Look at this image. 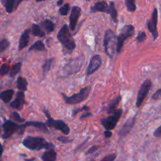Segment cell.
<instances>
[{
    "label": "cell",
    "mask_w": 161,
    "mask_h": 161,
    "mask_svg": "<svg viewBox=\"0 0 161 161\" xmlns=\"http://www.w3.org/2000/svg\"><path fill=\"white\" fill-rule=\"evenodd\" d=\"M28 126H32V127H37V128L41 129L42 130H47V127L43 123L41 122H27L26 124H15V123L12 122L10 120H6V122L3 124V128L4 130V133L3 135V139H6V138H9L12 135H14L15 132L18 131V130H21V133L24 131L25 127H28Z\"/></svg>",
    "instance_id": "obj_1"
},
{
    "label": "cell",
    "mask_w": 161,
    "mask_h": 161,
    "mask_svg": "<svg viewBox=\"0 0 161 161\" xmlns=\"http://www.w3.org/2000/svg\"><path fill=\"white\" fill-rule=\"evenodd\" d=\"M23 145L30 150H40L42 149H51L54 148V145L47 142L44 138L31 136L25 138Z\"/></svg>",
    "instance_id": "obj_2"
},
{
    "label": "cell",
    "mask_w": 161,
    "mask_h": 161,
    "mask_svg": "<svg viewBox=\"0 0 161 161\" xmlns=\"http://www.w3.org/2000/svg\"><path fill=\"white\" fill-rule=\"evenodd\" d=\"M58 39L60 41L63 47L67 50H73L75 48V43L71 35L70 31L69 30V26L67 25H64L58 34Z\"/></svg>",
    "instance_id": "obj_3"
},
{
    "label": "cell",
    "mask_w": 161,
    "mask_h": 161,
    "mask_svg": "<svg viewBox=\"0 0 161 161\" xmlns=\"http://www.w3.org/2000/svg\"><path fill=\"white\" fill-rule=\"evenodd\" d=\"M135 34V27L132 25H127L123 27L120 33L117 37V43H116V52L119 53L122 50L124 42L129 38L132 37Z\"/></svg>",
    "instance_id": "obj_4"
},
{
    "label": "cell",
    "mask_w": 161,
    "mask_h": 161,
    "mask_svg": "<svg viewBox=\"0 0 161 161\" xmlns=\"http://www.w3.org/2000/svg\"><path fill=\"white\" fill-rule=\"evenodd\" d=\"M116 36L114 32L111 29H108L105 31V38H104V47H105V51L106 54L109 58H113V53H114V47L116 42Z\"/></svg>",
    "instance_id": "obj_5"
},
{
    "label": "cell",
    "mask_w": 161,
    "mask_h": 161,
    "mask_svg": "<svg viewBox=\"0 0 161 161\" xmlns=\"http://www.w3.org/2000/svg\"><path fill=\"white\" fill-rule=\"evenodd\" d=\"M90 91H91V87H84L80 92L73 94L71 97H66L64 94H63V97H64V101L67 104L75 105V104L80 103V102H83V101L86 100L89 96Z\"/></svg>",
    "instance_id": "obj_6"
},
{
    "label": "cell",
    "mask_w": 161,
    "mask_h": 161,
    "mask_svg": "<svg viewBox=\"0 0 161 161\" xmlns=\"http://www.w3.org/2000/svg\"><path fill=\"white\" fill-rule=\"evenodd\" d=\"M122 109H117L113 112V115H111L110 116L101 119V123H102V126L105 127V130H111L116 127L119 118L122 116Z\"/></svg>",
    "instance_id": "obj_7"
},
{
    "label": "cell",
    "mask_w": 161,
    "mask_h": 161,
    "mask_svg": "<svg viewBox=\"0 0 161 161\" xmlns=\"http://www.w3.org/2000/svg\"><path fill=\"white\" fill-rule=\"evenodd\" d=\"M44 113H45L46 116H47V124L50 127H53V128L60 130L65 135H69L70 130H69V126L65 124V122H64L63 120H60V119H58V120L53 119L48 112L44 111Z\"/></svg>",
    "instance_id": "obj_8"
},
{
    "label": "cell",
    "mask_w": 161,
    "mask_h": 161,
    "mask_svg": "<svg viewBox=\"0 0 161 161\" xmlns=\"http://www.w3.org/2000/svg\"><path fill=\"white\" fill-rule=\"evenodd\" d=\"M151 87H152V82L150 80H146L144 83L142 85L141 88H140L138 94L137 95V100H136V106L139 107L144 102L145 98L146 96L149 94V91H150Z\"/></svg>",
    "instance_id": "obj_9"
},
{
    "label": "cell",
    "mask_w": 161,
    "mask_h": 161,
    "mask_svg": "<svg viewBox=\"0 0 161 161\" xmlns=\"http://www.w3.org/2000/svg\"><path fill=\"white\" fill-rule=\"evenodd\" d=\"M83 61H84V58L83 57H80V58H76V59L72 60L71 62H69L65 67L63 69V73L66 74V75H69L72 73H75V72H79L83 65Z\"/></svg>",
    "instance_id": "obj_10"
},
{
    "label": "cell",
    "mask_w": 161,
    "mask_h": 161,
    "mask_svg": "<svg viewBox=\"0 0 161 161\" xmlns=\"http://www.w3.org/2000/svg\"><path fill=\"white\" fill-rule=\"evenodd\" d=\"M157 20H158V11L157 8L153 9V12L152 14V17L148 22V29L152 33L153 36V39H157L158 36V31H157Z\"/></svg>",
    "instance_id": "obj_11"
},
{
    "label": "cell",
    "mask_w": 161,
    "mask_h": 161,
    "mask_svg": "<svg viewBox=\"0 0 161 161\" xmlns=\"http://www.w3.org/2000/svg\"><path fill=\"white\" fill-rule=\"evenodd\" d=\"M102 65V59L99 55H94L91 58L90 61L89 65L86 69V75H90L95 72L99 69V68Z\"/></svg>",
    "instance_id": "obj_12"
},
{
    "label": "cell",
    "mask_w": 161,
    "mask_h": 161,
    "mask_svg": "<svg viewBox=\"0 0 161 161\" xmlns=\"http://www.w3.org/2000/svg\"><path fill=\"white\" fill-rule=\"evenodd\" d=\"M80 14H81V9L79 6H74L72 8L70 18H69V27H70L71 30L75 29Z\"/></svg>",
    "instance_id": "obj_13"
},
{
    "label": "cell",
    "mask_w": 161,
    "mask_h": 161,
    "mask_svg": "<svg viewBox=\"0 0 161 161\" xmlns=\"http://www.w3.org/2000/svg\"><path fill=\"white\" fill-rule=\"evenodd\" d=\"M25 104H26V102L25 100V94H24L23 91H20L19 92H17L15 100L11 102L10 107H12L13 108H15V109L20 110L23 108Z\"/></svg>",
    "instance_id": "obj_14"
},
{
    "label": "cell",
    "mask_w": 161,
    "mask_h": 161,
    "mask_svg": "<svg viewBox=\"0 0 161 161\" xmlns=\"http://www.w3.org/2000/svg\"><path fill=\"white\" fill-rule=\"evenodd\" d=\"M91 12L95 13V12H102V13H107V14H110V5L107 4L106 2L105 1H101L97 2L95 3L94 6L91 7Z\"/></svg>",
    "instance_id": "obj_15"
},
{
    "label": "cell",
    "mask_w": 161,
    "mask_h": 161,
    "mask_svg": "<svg viewBox=\"0 0 161 161\" xmlns=\"http://www.w3.org/2000/svg\"><path fill=\"white\" fill-rule=\"evenodd\" d=\"M135 117H130V119H127L125 122V124H124V126L122 127V128L120 129V130L119 131V135L120 137H124L130 131V130L133 127L134 124H135Z\"/></svg>",
    "instance_id": "obj_16"
},
{
    "label": "cell",
    "mask_w": 161,
    "mask_h": 161,
    "mask_svg": "<svg viewBox=\"0 0 161 161\" xmlns=\"http://www.w3.org/2000/svg\"><path fill=\"white\" fill-rule=\"evenodd\" d=\"M30 32H31V30L26 29L23 33H22L21 36H20V40H19V50H23L24 48H25V47L28 46V42H29Z\"/></svg>",
    "instance_id": "obj_17"
},
{
    "label": "cell",
    "mask_w": 161,
    "mask_h": 161,
    "mask_svg": "<svg viewBox=\"0 0 161 161\" xmlns=\"http://www.w3.org/2000/svg\"><path fill=\"white\" fill-rule=\"evenodd\" d=\"M14 94V90H6L0 93V99L5 103H9Z\"/></svg>",
    "instance_id": "obj_18"
},
{
    "label": "cell",
    "mask_w": 161,
    "mask_h": 161,
    "mask_svg": "<svg viewBox=\"0 0 161 161\" xmlns=\"http://www.w3.org/2000/svg\"><path fill=\"white\" fill-rule=\"evenodd\" d=\"M57 159V153L53 149H49L42 156V160L44 161H55Z\"/></svg>",
    "instance_id": "obj_19"
},
{
    "label": "cell",
    "mask_w": 161,
    "mask_h": 161,
    "mask_svg": "<svg viewBox=\"0 0 161 161\" xmlns=\"http://www.w3.org/2000/svg\"><path fill=\"white\" fill-rule=\"evenodd\" d=\"M2 3L4 6L6 12L9 14L15 10V1L14 0H2Z\"/></svg>",
    "instance_id": "obj_20"
},
{
    "label": "cell",
    "mask_w": 161,
    "mask_h": 161,
    "mask_svg": "<svg viewBox=\"0 0 161 161\" xmlns=\"http://www.w3.org/2000/svg\"><path fill=\"white\" fill-rule=\"evenodd\" d=\"M17 86L19 91H26L27 89H28V82H27L26 79L19 76L17 81Z\"/></svg>",
    "instance_id": "obj_21"
},
{
    "label": "cell",
    "mask_w": 161,
    "mask_h": 161,
    "mask_svg": "<svg viewBox=\"0 0 161 161\" xmlns=\"http://www.w3.org/2000/svg\"><path fill=\"white\" fill-rule=\"evenodd\" d=\"M31 33L35 36H39V37H43L45 36L44 31L41 29L40 26L38 25H32L31 28Z\"/></svg>",
    "instance_id": "obj_22"
},
{
    "label": "cell",
    "mask_w": 161,
    "mask_h": 161,
    "mask_svg": "<svg viewBox=\"0 0 161 161\" xmlns=\"http://www.w3.org/2000/svg\"><path fill=\"white\" fill-rule=\"evenodd\" d=\"M53 64V58H50V59H47L45 61V63L42 65V72H43V75H46L48 73L49 71L50 70L51 67Z\"/></svg>",
    "instance_id": "obj_23"
},
{
    "label": "cell",
    "mask_w": 161,
    "mask_h": 161,
    "mask_svg": "<svg viewBox=\"0 0 161 161\" xmlns=\"http://www.w3.org/2000/svg\"><path fill=\"white\" fill-rule=\"evenodd\" d=\"M29 50L30 51H32V50H36V51H42V50H45V46L42 43V41H36V42L31 46V48L29 49Z\"/></svg>",
    "instance_id": "obj_24"
},
{
    "label": "cell",
    "mask_w": 161,
    "mask_h": 161,
    "mask_svg": "<svg viewBox=\"0 0 161 161\" xmlns=\"http://www.w3.org/2000/svg\"><path fill=\"white\" fill-rule=\"evenodd\" d=\"M110 7H111V9H110V16L112 17V20L115 22V23H117V11H116V6H115V3L113 2H111L110 3Z\"/></svg>",
    "instance_id": "obj_25"
},
{
    "label": "cell",
    "mask_w": 161,
    "mask_h": 161,
    "mask_svg": "<svg viewBox=\"0 0 161 161\" xmlns=\"http://www.w3.org/2000/svg\"><path fill=\"white\" fill-rule=\"evenodd\" d=\"M120 100H121V96L120 95H119L117 97H116V99H114V100H113V102H112L111 103L108 105V113H113V112H114L115 108H116V106H117L118 104L119 103Z\"/></svg>",
    "instance_id": "obj_26"
},
{
    "label": "cell",
    "mask_w": 161,
    "mask_h": 161,
    "mask_svg": "<svg viewBox=\"0 0 161 161\" xmlns=\"http://www.w3.org/2000/svg\"><path fill=\"white\" fill-rule=\"evenodd\" d=\"M42 25L48 32H51L54 30V25L53 22L50 20H45L42 22Z\"/></svg>",
    "instance_id": "obj_27"
},
{
    "label": "cell",
    "mask_w": 161,
    "mask_h": 161,
    "mask_svg": "<svg viewBox=\"0 0 161 161\" xmlns=\"http://www.w3.org/2000/svg\"><path fill=\"white\" fill-rule=\"evenodd\" d=\"M20 69H21V63H17V64H14L10 69V75L11 77H14L19 72H20Z\"/></svg>",
    "instance_id": "obj_28"
},
{
    "label": "cell",
    "mask_w": 161,
    "mask_h": 161,
    "mask_svg": "<svg viewBox=\"0 0 161 161\" xmlns=\"http://www.w3.org/2000/svg\"><path fill=\"white\" fill-rule=\"evenodd\" d=\"M125 4L127 10L130 12H134L136 9L135 0H125Z\"/></svg>",
    "instance_id": "obj_29"
},
{
    "label": "cell",
    "mask_w": 161,
    "mask_h": 161,
    "mask_svg": "<svg viewBox=\"0 0 161 161\" xmlns=\"http://www.w3.org/2000/svg\"><path fill=\"white\" fill-rule=\"evenodd\" d=\"M9 46V42L7 39H3V40L0 41V53L5 51Z\"/></svg>",
    "instance_id": "obj_30"
},
{
    "label": "cell",
    "mask_w": 161,
    "mask_h": 161,
    "mask_svg": "<svg viewBox=\"0 0 161 161\" xmlns=\"http://www.w3.org/2000/svg\"><path fill=\"white\" fill-rule=\"evenodd\" d=\"M69 7H70V6H69V3H65V4H64L62 7L60 8V9H59L60 14L63 16H66L68 14V13H69Z\"/></svg>",
    "instance_id": "obj_31"
},
{
    "label": "cell",
    "mask_w": 161,
    "mask_h": 161,
    "mask_svg": "<svg viewBox=\"0 0 161 161\" xmlns=\"http://www.w3.org/2000/svg\"><path fill=\"white\" fill-rule=\"evenodd\" d=\"M9 66L7 64H3V65L0 67V75H4L9 72Z\"/></svg>",
    "instance_id": "obj_32"
},
{
    "label": "cell",
    "mask_w": 161,
    "mask_h": 161,
    "mask_svg": "<svg viewBox=\"0 0 161 161\" xmlns=\"http://www.w3.org/2000/svg\"><path fill=\"white\" fill-rule=\"evenodd\" d=\"M12 117L14 118L16 121H17V122H19V123L25 122V119H24V118H22L21 116H20V114H18V113H16V112H14V113H12Z\"/></svg>",
    "instance_id": "obj_33"
},
{
    "label": "cell",
    "mask_w": 161,
    "mask_h": 161,
    "mask_svg": "<svg viewBox=\"0 0 161 161\" xmlns=\"http://www.w3.org/2000/svg\"><path fill=\"white\" fill-rule=\"evenodd\" d=\"M146 39V32H144V31H141V32L138 33V37H137V40H138V42H144Z\"/></svg>",
    "instance_id": "obj_34"
},
{
    "label": "cell",
    "mask_w": 161,
    "mask_h": 161,
    "mask_svg": "<svg viewBox=\"0 0 161 161\" xmlns=\"http://www.w3.org/2000/svg\"><path fill=\"white\" fill-rule=\"evenodd\" d=\"M90 109V108L88 106H86V105H85V106H83L82 107V108H76V109H75L73 111V113H72V116H75V115L77 114V113H80V112H81V111H83V110H86V111H87V110H89Z\"/></svg>",
    "instance_id": "obj_35"
},
{
    "label": "cell",
    "mask_w": 161,
    "mask_h": 161,
    "mask_svg": "<svg viewBox=\"0 0 161 161\" xmlns=\"http://www.w3.org/2000/svg\"><path fill=\"white\" fill-rule=\"evenodd\" d=\"M116 154H110L108 157H105L102 159V161H113L116 160Z\"/></svg>",
    "instance_id": "obj_36"
},
{
    "label": "cell",
    "mask_w": 161,
    "mask_h": 161,
    "mask_svg": "<svg viewBox=\"0 0 161 161\" xmlns=\"http://www.w3.org/2000/svg\"><path fill=\"white\" fill-rule=\"evenodd\" d=\"M58 141L61 142H64V143H69V142H72V140L69 139V138H67V137H59V138H58Z\"/></svg>",
    "instance_id": "obj_37"
},
{
    "label": "cell",
    "mask_w": 161,
    "mask_h": 161,
    "mask_svg": "<svg viewBox=\"0 0 161 161\" xmlns=\"http://www.w3.org/2000/svg\"><path fill=\"white\" fill-rule=\"evenodd\" d=\"M153 100H157V99H160L161 98V89L158 90L155 94L153 95Z\"/></svg>",
    "instance_id": "obj_38"
},
{
    "label": "cell",
    "mask_w": 161,
    "mask_h": 161,
    "mask_svg": "<svg viewBox=\"0 0 161 161\" xmlns=\"http://www.w3.org/2000/svg\"><path fill=\"white\" fill-rule=\"evenodd\" d=\"M98 148H99L98 146H93V147H91V149H90L89 150H88L87 154H91V153H93L95 152V151L97 150V149H98Z\"/></svg>",
    "instance_id": "obj_39"
},
{
    "label": "cell",
    "mask_w": 161,
    "mask_h": 161,
    "mask_svg": "<svg viewBox=\"0 0 161 161\" xmlns=\"http://www.w3.org/2000/svg\"><path fill=\"white\" fill-rule=\"evenodd\" d=\"M154 136L156 137L161 136V126L160 127H159L158 128L155 130V132H154Z\"/></svg>",
    "instance_id": "obj_40"
},
{
    "label": "cell",
    "mask_w": 161,
    "mask_h": 161,
    "mask_svg": "<svg viewBox=\"0 0 161 161\" xmlns=\"http://www.w3.org/2000/svg\"><path fill=\"white\" fill-rule=\"evenodd\" d=\"M112 135H113V133H112L111 130H106L105 131V135L106 138H110V137L112 136Z\"/></svg>",
    "instance_id": "obj_41"
},
{
    "label": "cell",
    "mask_w": 161,
    "mask_h": 161,
    "mask_svg": "<svg viewBox=\"0 0 161 161\" xmlns=\"http://www.w3.org/2000/svg\"><path fill=\"white\" fill-rule=\"evenodd\" d=\"M15 1V9H17V8L18 7V6L20 5V3H21L24 0H14Z\"/></svg>",
    "instance_id": "obj_42"
},
{
    "label": "cell",
    "mask_w": 161,
    "mask_h": 161,
    "mask_svg": "<svg viewBox=\"0 0 161 161\" xmlns=\"http://www.w3.org/2000/svg\"><path fill=\"white\" fill-rule=\"evenodd\" d=\"M91 116V113H86V114L83 115V116H82L81 117H80V119H83V118L86 117V116Z\"/></svg>",
    "instance_id": "obj_43"
},
{
    "label": "cell",
    "mask_w": 161,
    "mask_h": 161,
    "mask_svg": "<svg viewBox=\"0 0 161 161\" xmlns=\"http://www.w3.org/2000/svg\"><path fill=\"white\" fill-rule=\"evenodd\" d=\"M63 1H64V0H58V3H57L58 6H61V5H62V3H63Z\"/></svg>",
    "instance_id": "obj_44"
},
{
    "label": "cell",
    "mask_w": 161,
    "mask_h": 161,
    "mask_svg": "<svg viewBox=\"0 0 161 161\" xmlns=\"http://www.w3.org/2000/svg\"><path fill=\"white\" fill-rule=\"evenodd\" d=\"M3 146H2V145H1V144H0V157H1L2 154H3Z\"/></svg>",
    "instance_id": "obj_45"
},
{
    "label": "cell",
    "mask_w": 161,
    "mask_h": 161,
    "mask_svg": "<svg viewBox=\"0 0 161 161\" xmlns=\"http://www.w3.org/2000/svg\"><path fill=\"white\" fill-rule=\"evenodd\" d=\"M36 2H42V1H46V0H36Z\"/></svg>",
    "instance_id": "obj_46"
},
{
    "label": "cell",
    "mask_w": 161,
    "mask_h": 161,
    "mask_svg": "<svg viewBox=\"0 0 161 161\" xmlns=\"http://www.w3.org/2000/svg\"><path fill=\"white\" fill-rule=\"evenodd\" d=\"M0 133H1V127H0Z\"/></svg>",
    "instance_id": "obj_47"
}]
</instances>
